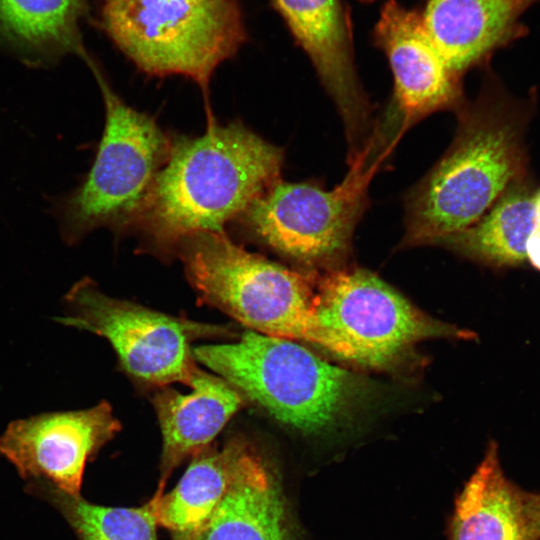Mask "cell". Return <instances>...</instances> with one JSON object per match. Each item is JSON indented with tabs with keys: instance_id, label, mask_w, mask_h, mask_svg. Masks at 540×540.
<instances>
[{
	"instance_id": "1",
	"label": "cell",
	"mask_w": 540,
	"mask_h": 540,
	"mask_svg": "<svg viewBox=\"0 0 540 540\" xmlns=\"http://www.w3.org/2000/svg\"><path fill=\"white\" fill-rule=\"evenodd\" d=\"M533 106L489 75L454 110L449 148L404 197L402 246L435 244L476 222L512 184L528 178L525 132Z\"/></svg>"
},
{
	"instance_id": "2",
	"label": "cell",
	"mask_w": 540,
	"mask_h": 540,
	"mask_svg": "<svg viewBox=\"0 0 540 540\" xmlns=\"http://www.w3.org/2000/svg\"><path fill=\"white\" fill-rule=\"evenodd\" d=\"M284 150L240 122L210 120L198 137L172 140L169 156L127 228L160 253L187 238L225 232L266 188L280 180Z\"/></svg>"
},
{
	"instance_id": "3",
	"label": "cell",
	"mask_w": 540,
	"mask_h": 540,
	"mask_svg": "<svg viewBox=\"0 0 540 540\" xmlns=\"http://www.w3.org/2000/svg\"><path fill=\"white\" fill-rule=\"evenodd\" d=\"M192 353L274 418L305 433L337 428L371 390L365 379L294 340L255 331L238 342L202 345Z\"/></svg>"
},
{
	"instance_id": "4",
	"label": "cell",
	"mask_w": 540,
	"mask_h": 540,
	"mask_svg": "<svg viewBox=\"0 0 540 540\" xmlns=\"http://www.w3.org/2000/svg\"><path fill=\"white\" fill-rule=\"evenodd\" d=\"M200 299L252 331L330 352L315 312V277L252 253L226 232H202L177 248Z\"/></svg>"
},
{
	"instance_id": "5",
	"label": "cell",
	"mask_w": 540,
	"mask_h": 540,
	"mask_svg": "<svg viewBox=\"0 0 540 540\" xmlns=\"http://www.w3.org/2000/svg\"><path fill=\"white\" fill-rule=\"evenodd\" d=\"M101 22L137 68L188 77L204 93L247 38L238 0H102Z\"/></svg>"
},
{
	"instance_id": "6",
	"label": "cell",
	"mask_w": 540,
	"mask_h": 540,
	"mask_svg": "<svg viewBox=\"0 0 540 540\" xmlns=\"http://www.w3.org/2000/svg\"><path fill=\"white\" fill-rule=\"evenodd\" d=\"M105 126L86 177L54 204L61 236L74 245L97 228L127 231L166 162L172 138L149 115L127 105L93 64Z\"/></svg>"
},
{
	"instance_id": "7",
	"label": "cell",
	"mask_w": 540,
	"mask_h": 540,
	"mask_svg": "<svg viewBox=\"0 0 540 540\" xmlns=\"http://www.w3.org/2000/svg\"><path fill=\"white\" fill-rule=\"evenodd\" d=\"M384 157L368 150L334 188L316 181H276L234 220L250 237L300 265L337 269L352 248L369 205V183Z\"/></svg>"
},
{
	"instance_id": "8",
	"label": "cell",
	"mask_w": 540,
	"mask_h": 540,
	"mask_svg": "<svg viewBox=\"0 0 540 540\" xmlns=\"http://www.w3.org/2000/svg\"><path fill=\"white\" fill-rule=\"evenodd\" d=\"M315 312L331 353L374 368L391 366L425 339L474 337L426 315L363 269L337 268L315 278Z\"/></svg>"
},
{
	"instance_id": "9",
	"label": "cell",
	"mask_w": 540,
	"mask_h": 540,
	"mask_svg": "<svg viewBox=\"0 0 540 540\" xmlns=\"http://www.w3.org/2000/svg\"><path fill=\"white\" fill-rule=\"evenodd\" d=\"M65 326L107 339L121 366L134 378L159 386H189L197 368L190 342L225 335L223 327L166 315L104 294L90 278L76 282L63 298Z\"/></svg>"
},
{
	"instance_id": "10",
	"label": "cell",
	"mask_w": 540,
	"mask_h": 540,
	"mask_svg": "<svg viewBox=\"0 0 540 540\" xmlns=\"http://www.w3.org/2000/svg\"><path fill=\"white\" fill-rule=\"evenodd\" d=\"M310 58L343 123L348 162L368 148L376 125L354 64L352 26L341 0H270Z\"/></svg>"
},
{
	"instance_id": "11",
	"label": "cell",
	"mask_w": 540,
	"mask_h": 540,
	"mask_svg": "<svg viewBox=\"0 0 540 540\" xmlns=\"http://www.w3.org/2000/svg\"><path fill=\"white\" fill-rule=\"evenodd\" d=\"M121 429L111 405L45 412L10 422L0 436V454L27 480H43L80 495L86 463Z\"/></svg>"
},
{
	"instance_id": "12",
	"label": "cell",
	"mask_w": 540,
	"mask_h": 540,
	"mask_svg": "<svg viewBox=\"0 0 540 540\" xmlns=\"http://www.w3.org/2000/svg\"><path fill=\"white\" fill-rule=\"evenodd\" d=\"M373 39L393 73V107L401 116L402 131L437 111H454L464 101L462 78L452 72L435 47L421 12L388 0Z\"/></svg>"
},
{
	"instance_id": "13",
	"label": "cell",
	"mask_w": 540,
	"mask_h": 540,
	"mask_svg": "<svg viewBox=\"0 0 540 540\" xmlns=\"http://www.w3.org/2000/svg\"><path fill=\"white\" fill-rule=\"evenodd\" d=\"M540 0H427L425 28L460 78L527 33L522 17Z\"/></svg>"
},
{
	"instance_id": "14",
	"label": "cell",
	"mask_w": 540,
	"mask_h": 540,
	"mask_svg": "<svg viewBox=\"0 0 540 540\" xmlns=\"http://www.w3.org/2000/svg\"><path fill=\"white\" fill-rule=\"evenodd\" d=\"M450 531L451 540H540V491L505 475L496 442L459 493Z\"/></svg>"
},
{
	"instance_id": "15",
	"label": "cell",
	"mask_w": 540,
	"mask_h": 540,
	"mask_svg": "<svg viewBox=\"0 0 540 540\" xmlns=\"http://www.w3.org/2000/svg\"><path fill=\"white\" fill-rule=\"evenodd\" d=\"M175 540H292L278 480L250 444L244 441L227 492L208 520Z\"/></svg>"
},
{
	"instance_id": "16",
	"label": "cell",
	"mask_w": 540,
	"mask_h": 540,
	"mask_svg": "<svg viewBox=\"0 0 540 540\" xmlns=\"http://www.w3.org/2000/svg\"><path fill=\"white\" fill-rule=\"evenodd\" d=\"M189 386L192 391L188 394L163 388L153 398L163 438L156 494L163 493L174 468L209 446L244 404L243 395L230 383L198 367Z\"/></svg>"
},
{
	"instance_id": "17",
	"label": "cell",
	"mask_w": 540,
	"mask_h": 540,
	"mask_svg": "<svg viewBox=\"0 0 540 540\" xmlns=\"http://www.w3.org/2000/svg\"><path fill=\"white\" fill-rule=\"evenodd\" d=\"M535 194L529 178L518 181L476 222L435 244L494 268L518 267L535 226Z\"/></svg>"
},
{
	"instance_id": "18",
	"label": "cell",
	"mask_w": 540,
	"mask_h": 540,
	"mask_svg": "<svg viewBox=\"0 0 540 540\" xmlns=\"http://www.w3.org/2000/svg\"><path fill=\"white\" fill-rule=\"evenodd\" d=\"M243 444L234 438L222 448L207 446L194 455L175 488L151 499L157 523L175 536L199 530L226 494Z\"/></svg>"
},
{
	"instance_id": "19",
	"label": "cell",
	"mask_w": 540,
	"mask_h": 540,
	"mask_svg": "<svg viewBox=\"0 0 540 540\" xmlns=\"http://www.w3.org/2000/svg\"><path fill=\"white\" fill-rule=\"evenodd\" d=\"M82 0H0V34L25 52L85 55L78 20Z\"/></svg>"
},
{
	"instance_id": "20",
	"label": "cell",
	"mask_w": 540,
	"mask_h": 540,
	"mask_svg": "<svg viewBox=\"0 0 540 540\" xmlns=\"http://www.w3.org/2000/svg\"><path fill=\"white\" fill-rule=\"evenodd\" d=\"M25 491L57 509L79 540H158L151 500L136 508L101 506L43 480L27 481Z\"/></svg>"
},
{
	"instance_id": "21",
	"label": "cell",
	"mask_w": 540,
	"mask_h": 540,
	"mask_svg": "<svg viewBox=\"0 0 540 540\" xmlns=\"http://www.w3.org/2000/svg\"><path fill=\"white\" fill-rule=\"evenodd\" d=\"M526 254L530 264L540 271V222L536 219L534 229L527 242Z\"/></svg>"
},
{
	"instance_id": "22",
	"label": "cell",
	"mask_w": 540,
	"mask_h": 540,
	"mask_svg": "<svg viewBox=\"0 0 540 540\" xmlns=\"http://www.w3.org/2000/svg\"><path fill=\"white\" fill-rule=\"evenodd\" d=\"M360 1L371 2V1H375V0H360Z\"/></svg>"
}]
</instances>
